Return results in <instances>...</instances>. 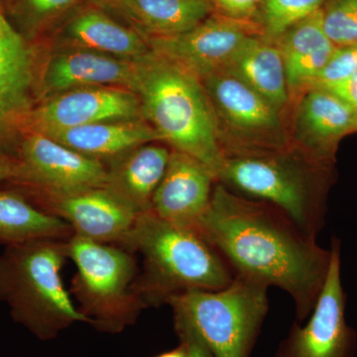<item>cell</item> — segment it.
Returning a JSON list of instances; mask_svg holds the SVG:
<instances>
[{
	"label": "cell",
	"mask_w": 357,
	"mask_h": 357,
	"mask_svg": "<svg viewBox=\"0 0 357 357\" xmlns=\"http://www.w3.org/2000/svg\"><path fill=\"white\" fill-rule=\"evenodd\" d=\"M199 234L234 274L285 291L302 321L311 314L325 284L332 249L303 231L274 206L246 199L218 182Z\"/></svg>",
	"instance_id": "6da1fadb"
},
{
	"label": "cell",
	"mask_w": 357,
	"mask_h": 357,
	"mask_svg": "<svg viewBox=\"0 0 357 357\" xmlns=\"http://www.w3.org/2000/svg\"><path fill=\"white\" fill-rule=\"evenodd\" d=\"M134 93L144 121L162 142L199 160L215 174L225 152L203 84L191 73L150 50L136 59Z\"/></svg>",
	"instance_id": "7a4b0ae2"
},
{
	"label": "cell",
	"mask_w": 357,
	"mask_h": 357,
	"mask_svg": "<svg viewBox=\"0 0 357 357\" xmlns=\"http://www.w3.org/2000/svg\"><path fill=\"white\" fill-rule=\"evenodd\" d=\"M121 245L142 256L137 289L146 307L168 304L189 291L220 290L236 275L202 234L176 227L151 211L137 215Z\"/></svg>",
	"instance_id": "3957f363"
},
{
	"label": "cell",
	"mask_w": 357,
	"mask_h": 357,
	"mask_svg": "<svg viewBox=\"0 0 357 357\" xmlns=\"http://www.w3.org/2000/svg\"><path fill=\"white\" fill-rule=\"evenodd\" d=\"M67 239L7 246L0 253V301L11 318L42 342L76 324H89L63 281Z\"/></svg>",
	"instance_id": "277c9868"
},
{
	"label": "cell",
	"mask_w": 357,
	"mask_h": 357,
	"mask_svg": "<svg viewBox=\"0 0 357 357\" xmlns=\"http://www.w3.org/2000/svg\"><path fill=\"white\" fill-rule=\"evenodd\" d=\"M331 167L292 148L282 152L225 155L218 181L278 208L303 231L318 236L325 225V192Z\"/></svg>",
	"instance_id": "5b68a950"
},
{
	"label": "cell",
	"mask_w": 357,
	"mask_h": 357,
	"mask_svg": "<svg viewBox=\"0 0 357 357\" xmlns=\"http://www.w3.org/2000/svg\"><path fill=\"white\" fill-rule=\"evenodd\" d=\"M67 251L77 269L72 293L89 325L110 335L134 325L146 306L137 289L139 269L128 249L73 234Z\"/></svg>",
	"instance_id": "8992f818"
},
{
	"label": "cell",
	"mask_w": 357,
	"mask_h": 357,
	"mask_svg": "<svg viewBox=\"0 0 357 357\" xmlns=\"http://www.w3.org/2000/svg\"><path fill=\"white\" fill-rule=\"evenodd\" d=\"M268 288L236 274L227 287L189 291L167 305L190 321L213 356L248 357L267 314Z\"/></svg>",
	"instance_id": "52a82bcc"
},
{
	"label": "cell",
	"mask_w": 357,
	"mask_h": 357,
	"mask_svg": "<svg viewBox=\"0 0 357 357\" xmlns=\"http://www.w3.org/2000/svg\"><path fill=\"white\" fill-rule=\"evenodd\" d=\"M217 119L227 136L225 155L291 149L280 110L234 75L222 70L202 79Z\"/></svg>",
	"instance_id": "ba28073f"
},
{
	"label": "cell",
	"mask_w": 357,
	"mask_h": 357,
	"mask_svg": "<svg viewBox=\"0 0 357 357\" xmlns=\"http://www.w3.org/2000/svg\"><path fill=\"white\" fill-rule=\"evenodd\" d=\"M17 155L25 167L26 181L13 187L27 198L70 196L107 185V167L103 162L44 134H24Z\"/></svg>",
	"instance_id": "9c48e42d"
},
{
	"label": "cell",
	"mask_w": 357,
	"mask_h": 357,
	"mask_svg": "<svg viewBox=\"0 0 357 357\" xmlns=\"http://www.w3.org/2000/svg\"><path fill=\"white\" fill-rule=\"evenodd\" d=\"M38 83L35 47L0 8V154H17Z\"/></svg>",
	"instance_id": "30bf717a"
},
{
	"label": "cell",
	"mask_w": 357,
	"mask_h": 357,
	"mask_svg": "<svg viewBox=\"0 0 357 357\" xmlns=\"http://www.w3.org/2000/svg\"><path fill=\"white\" fill-rule=\"evenodd\" d=\"M262 35L255 23L213 13L190 31L170 37H148L150 50L191 73L199 81L225 70L241 45Z\"/></svg>",
	"instance_id": "8fae6325"
},
{
	"label": "cell",
	"mask_w": 357,
	"mask_h": 357,
	"mask_svg": "<svg viewBox=\"0 0 357 357\" xmlns=\"http://www.w3.org/2000/svg\"><path fill=\"white\" fill-rule=\"evenodd\" d=\"M143 119L140 100L116 86L75 89L46 98L28 115L23 133L46 134L105 121Z\"/></svg>",
	"instance_id": "7c38bea8"
},
{
	"label": "cell",
	"mask_w": 357,
	"mask_h": 357,
	"mask_svg": "<svg viewBox=\"0 0 357 357\" xmlns=\"http://www.w3.org/2000/svg\"><path fill=\"white\" fill-rule=\"evenodd\" d=\"M325 284L306 326L295 324L277 357H349L352 333L345 321L340 241L333 239Z\"/></svg>",
	"instance_id": "4fadbf2b"
},
{
	"label": "cell",
	"mask_w": 357,
	"mask_h": 357,
	"mask_svg": "<svg viewBox=\"0 0 357 357\" xmlns=\"http://www.w3.org/2000/svg\"><path fill=\"white\" fill-rule=\"evenodd\" d=\"M28 199L42 210L64 220L73 234L102 243L121 245L138 215L105 187L70 196Z\"/></svg>",
	"instance_id": "5bb4252c"
},
{
	"label": "cell",
	"mask_w": 357,
	"mask_h": 357,
	"mask_svg": "<svg viewBox=\"0 0 357 357\" xmlns=\"http://www.w3.org/2000/svg\"><path fill=\"white\" fill-rule=\"evenodd\" d=\"M357 132V112L324 89L302 93L295 115L290 143L307 158L332 166L338 144Z\"/></svg>",
	"instance_id": "9a60e30c"
},
{
	"label": "cell",
	"mask_w": 357,
	"mask_h": 357,
	"mask_svg": "<svg viewBox=\"0 0 357 357\" xmlns=\"http://www.w3.org/2000/svg\"><path fill=\"white\" fill-rule=\"evenodd\" d=\"M218 182L215 174L199 160L172 150L151 211L176 227L199 234V223Z\"/></svg>",
	"instance_id": "2e32d148"
},
{
	"label": "cell",
	"mask_w": 357,
	"mask_h": 357,
	"mask_svg": "<svg viewBox=\"0 0 357 357\" xmlns=\"http://www.w3.org/2000/svg\"><path fill=\"white\" fill-rule=\"evenodd\" d=\"M136 74V59L75 48L49 59L41 73L40 86L47 98L91 86H116L134 91Z\"/></svg>",
	"instance_id": "e0dca14e"
},
{
	"label": "cell",
	"mask_w": 357,
	"mask_h": 357,
	"mask_svg": "<svg viewBox=\"0 0 357 357\" xmlns=\"http://www.w3.org/2000/svg\"><path fill=\"white\" fill-rule=\"evenodd\" d=\"M275 42L283 57L290 98L312 88L337 48L324 29L321 8L291 26Z\"/></svg>",
	"instance_id": "ac0fdd59"
},
{
	"label": "cell",
	"mask_w": 357,
	"mask_h": 357,
	"mask_svg": "<svg viewBox=\"0 0 357 357\" xmlns=\"http://www.w3.org/2000/svg\"><path fill=\"white\" fill-rule=\"evenodd\" d=\"M171 151L157 142L131 150L107 168L105 188L138 215L151 211L155 192L165 175Z\"/></svg>",
	"instance_id": "d6986e66"
},
{
	"label": "cell",
	"mask_w": 357,
	"mask_h": 357,
	"mask_svg": "<svg viewBox=\"0 0 357 357\" xmlns=\"http://www.w3.org/2000/svg\"><path fill=\"white\" fill-rule=\"evenodd\" d=\"M44 135L79 153L102 162L112 160V163L141 145L162 142L159 134L144 119L98 122Z\"/></svg>",
	"instance_id": "ffe728a7"
},
{
	"label": "cell",
	"mask_w": 357,
	"mask_h": 357,
	"mask_svg": "<svg viewBox=\"0 0 357 357\" xmlns=\"http://www.w3.org/2000/svg\"><path fill=\"white\" fill-rule=\"evenodd\" d=\"M225 70L248 84L280 112L290 100L280 48L276 42L262 35L248 37Z\"/></svg>",
	"instance_id": "44dd1931"
},
{
	"label": "cell",
	"mask_w": 357,
	"mask_h": 357,
	"mask_svg": "<svg viewBox=\"0 0 357 357\" xmlns=\"http://www.w3.org/2000/svg\"><path fill=\"white\" fill-rule=\"evenodd\" d=\"M72 236L64 220L42 210L13 185H0V245L41 239L66 241Z\"/></svg>",
	"instance_id": "7402d4cb"
},
{
	"label": "cell",
	"mask_w": 357,
	"mask_h": 357,
	"mask_svg": "<svg viewBox=\"0 0 357 357\" xmlns=\"http://www.w3.org/2000/svg\"><path fill=\"white\" fill-rule=\"evenodd\" d=\"M65 34L77 48L114 57L134 60L150 52L147 40L96 9H86L74 16Z\"/></svg>",
	"instance_id": "603a6c76"
},
{
	"label": "cell",
	"mask_w": 357,
	"mask_h": 357,
	"mask_svg": "<svg viewBox=\"0 0 357 357\" xmlns=\"http://www.w3.org/2000/svg\"><path fill=\"white\" fill-rule=\"evenodd\" d=\"M122 6L149 37L183 34L215 11L211 0H126Z\"/></svg>",
	"instance_id": "cb8c5ba5"
},
{
	"label": "cell",
	"mask_w": 357,
	"mask_h": 357,
	"mask_svg": "<svg viewBox=\"0 0 357 357\" xmlns=\"http://www.w3.org/2000/svg\"><path fill=\"white\" fill-rule=\"evenodd\" d=\"M328 0H262L259 23L262 36L278 39L289 28L319 10Z\"/></svg>",
	"instance_id": "d4e9b609"
},
{
	"label": "cell",
	"mask_w": 357,
	"mask_h": 357,
	"mask_svg": "<svg viewBox=\"0 0 357 357\" xmlns=\"http://www.w3.org/2000/svg\"><path fill=\"white\" fill-rule=\"evenodd\" d=\"M79 0H10L9 11L14 27L28 38L42 25L74 6Z\"/></svg>",
	"instance_id": "484cf974"
},
{
	"label": "cell",
	"mask_w": 357,
	"mask_h": 357,
	"mask_svg": "<svg viewBox=\"0 0 357 357\" xmlns=\"http://www.w3.org/2000/svg\"><path fill=\"white\" fill-rule=\"evenodd\" d=\"M321 14L326 34L335 46L357 44V0H328Z\"/></svg>",
	"instance_id": "4316f807"
},
{
	"label": "cell",
	"mask_w": 357,
	"mask_h": 357,
	"mask_svg": "<svg viewBox=\"0 0 357 357\" xmlns=\"http://www.w3.org/2000/svg\"><path fill=\"white\" fill-rule=\"evenodd\" d=\"M357 72V44L337 47L312 88L342 81ZM311 89V88H310Z\"/></svg>",
	"instance_id": "83f0119b"
},
{
	"label": "cell",
	"mask_w": 357,
	"mask_h": 357,
	"mask_svg": "<svg viewBox=\"0 0 357 357\" xmlns=\"http://www.w3.org/2000/svg\"><path fill=\"white\" fill-rule=\"evenodd\" d=\"M215 10L225 17L259 25L262 0H211Z\"/></svg>",
	"instance_id": "f1b7e54d"
},
{
	"label": "cell",
	"mask_w": 357,
	"mask_h": 357,
	"mask_svg": "<svg viewBox=\"0 0 357 357\" xmlns=\"http://www.w3.org/2000/svg\"><path fill=\"white\" fill-rule=\"evenodd\" d=\"M174 324L180 344L184 347L187 357H215L187 319L174 314Z\"/></svg>",
	"instance_id": "f546056e"
},
{
	"label": "cell",
	"mask_w": 357,
	"mask_h": 357,
	"mask_svg": "<svg viewBox=\"0 0 357 357\" xmlns=\"http://www.w3.org/2000/svg\"><path fill=\"white\" fill-rule=\"evenodd\" d=\"M26 181L25 167L17 154H0V184L20 187Z\"/></svg>",
	"instance_id": "4dcf8cb0"
},
{
	"label": "cell",
	"mask_w": 357,
	"mask_h": 357,
	"mask_svg": "<svg viewBox=\"0 0 357 357\" xmlns=\"http://www.w3.org/2000/svg\"><path fill=\"white\" fill-rule=\"evenodd\" d=\"M317 88L330 91L357 112V72L342 81Z\"/></svg>",
	"instance_id": "1f68e13d"
},
{
	"label": "cell",
	"mask_w": 357,
	"mask_h": 357,
	"mask_svg": "<svg viewBox=\"0 0 357 357\" xmlns=\"http://www.w3.org/2000/svg\"><path fill=\"white\" fill-rule=\"evenodd\" d=\"M155 357H187V354H185L184 347L180 344L177 349L164 352V354H159V356Z\"/></svg>",
	"instance_id": "d6a6232c"
},
{
	"label": "cell",
	"mask_w": 357,
	"mask_h": 357,
	"mask_svg": "<svg viewBox=\"0 0 357 357\" xmlns=\"http://www.w3.org/2000/svg\"><path fill=\"white\" fill-rule=\"evenodd\" d=\"M116 1L121 2V3H124V2L126 1V0H116Z\"/></svg>",
	"instance_id": "836d02e7"
},
{
	"label": "cell",
	"mask_w": 357,
	"mask_h": 357,
	"mask_svg": "<svg viewBox=\"0 0 357 357\" xmlns=\"http://www.w3.org/2000/svg\"><path fill=\"white\" fill-rule=\"evenodd\" d=\"M0 8H2L1 0H0ZM2 9H3V8H2Z\"/></svg>",
	"instance_id": "e575fe53"
}]
</instances>
